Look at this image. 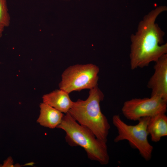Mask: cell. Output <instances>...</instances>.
<instances>
[{"label": "cell", "instance_id": "cell-1", "mask_svg": "<svg viewBox=\"0 0 167 167\" xmlns=\"http://www.w3.org/2000/svg\"><path fill=\"white\" fill-rule=\"evenodd\" d=\"M167 7H156L144 15L139 23L137 31L131 36L130 65L132 70L148 66L167 54V43H164L165 32L156 23Z\"/></svg>", "mask_w": 167, "mask_h": 167}, {"label": "cell", "instance_id": "cell-2", "mask_svg": "<svg viewBox=\"0 0 167 167\" xmlns=\"http://www.w3.org/2000/svg\"><path fill=\"white\" fill-rule=\"evenodd\" d=\"M104 97L96 86L90 89L86 100L78 99L73 101L68 113L79 124L92 131L97 138L107 143L110 125L100 106Z\"/></svg>", "mask_w": 167, "mask_h": 167}, {"label": "cell", "instance_id": "cell-3", "mask_svg": "<svg viewBox=\"0 0 167 167\" xmlns=\"http://www.w3.org/2000/svg\"><path fill=\"white\" fill-rule=\"evenodd\" d=\"M57 128L65 132L66 141L69 145L84 149L88 159L102 165L108 164L109 157L107 143L97 138L92 131L79 124L68 113L64 115Z\"/></svg>", "mask_w": 167, "mask_h": 167}, {"label": "cell", "instance_id": "cell-4", "mask_svg": "<svg viewBox=\"0 0 167 167\" xmlns=\"http://www.w3.org/2000/svg\"><path fill=\"white\" fill-rule=\"evenodd\" d=\"M150 118H141L135 125L126 124L118 115H115L112 118L113 124L118 132L114 141L117 143L124 140L128 141L131 146L137 149L141 156L147 161L151 159L153 149L148 139L147 125Z\"/></svg>", "mask_w": 167, "mask_h": 167}, {"label": "cell", "instance_id": "cell-5", "mask_svg": "<svg viewBox=\"0 0 167 167\" xmlns=\"http://www.w3.org/2000/svg\"><path fill=\"white\" fill-rule=\"evenodd\" d=\"M99 67L92 63L76 64L67 68L62 75L60 89L69 94L98 86Z\"/></svg>", "mask_w": 167, "mask_h": 167}, {"label": "cell", "instance_id": "cell-6", "mask_svg": "<svg viewBox=\"0 0 167 167\" xmlns=\"http://www.w3.org/2000/svg\"><path fill=\"white\" fill-rule=\"evenodd\" d=\"M167 101L160 96L135 98L125 101L122 108L123 115L127 119L138 120L142 118L151 117L167 111Z\"/></svg>", "mask_w": 167, "mask_h": 167}, {"label": "cell", "instance_id": "cell-7", "mask_svg": "<svg viewBox=\"0 0 167 167\" xmlns=\"http://www.w3.org/2000/svg\"><path fill=\"white\" fill-rule=\"evenodd\" d=\"M155 62L154 72L147 87L151 90V96H158L167 101V54Z\"/></svg>", "mask_w": 167, "mask_h": 167}, {"label": "cell", "instance_id": "cell-8", "mask_svg": "<svg viewBox=\"0 0 167 167\" xmlns=\"http://www.w3.org/2000/svg\"><path fill=\"white\" fill-rule=\"evenodd\" d=\"M42 100L43 103L65 114L68 113L73 102L69 94L61 89L44 95Z\"/></svg>", "mask_w": 167, "mask_h": 167}, {"label": "cell", "instance_id": "cell-9", "mask_svg": "<svg viewBox=\"0 0 167 167\" xmlns=\"http://www.w3.org/2000/svg\"><path fill=\"white\" fill-rule=\"evenodd\" d=\"M40 114L37 122L41 126L54 129L60 124L64 115L62 113L44 103L40 105Z\"/></svg>", "mask_w": 167, "mask_h": 167}, {"label": "cell", "instance_id": "cell-10", "mask_svg": "<svg viewBox=\"0 0 167 167\" xmlns=\"http://www.w3.org/2000/svg\"><path fill=\"white\" fill-rule=\"evenodd\" d=\"M147 131L152 141L157 142L167 136V117L165 113L150 117L147 125Z\"/></svg>", "mask_w": 167, "mask_h": 167}, {"label": "cell", "instance_id": "cell-11", "mask_svg": "<svg viewBox=\"0 0 167 167\" xmlns=\"http://www.w3.org/2000/svg\"><path fill=\"white\" fill-rule=\"evenodd\" d=\"M10 22L6 0H0V23L5 27L9 26Z\"/></svg>", "mask_w": 167, "mask_h": 167}, {"label": "cell", "instance_id": "cell-12", "mask_svg": "<svg viewBox=\"0 0 167 167\" xmlns=\"http://www.w3.org/2000/svg\"><path fill=\"white\" fill-rule=\"evenodd\" d=\"M12 163L11 158H8L6 160L4 161L3 164L2 165L1 167H7L10 166L11 165Z\"/></svg>", "mask_w": 167, "mask_h": 167}, {"label": "cell", "instance_id": "cell-13", "mask_svg": "<svg viewBox=\"0 0 167 167\" xmlns=\"http://www.w3.org/2000/svg\"><path fill=\"white\" fill-rule=\"evenodd\" d=\"M5 27L0 23V38L2 37Z\"/></svg>", "mask_w": 167, "mask_h": 167}, {"label": "cell", "instance_id": "cell-14", "mask_svg": "<svg viewBox=\"0 0 167 167\" xmlns=\"http://www.w3.org/2000/svg\"></svg>", "mask_w": 167, "mask_h": 167}]
</instances>
